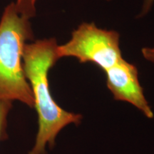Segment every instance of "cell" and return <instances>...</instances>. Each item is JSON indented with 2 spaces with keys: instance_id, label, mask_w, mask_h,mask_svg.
I'll return each mask as SVG.
<instances>
[{
  "instance_id": "cell-1",
  "label": "cell",
  "mask_w": 154,
  "mask_h": 154,
  "mask_svg": "<svg viewBox=\"0 0 154 154\" xmlns=\"http://www.w3.org/2000/svg\"><path fill=\"white\" fill-rule=\"evenodd\" d=\"M55 38L36 40L26 44L23 52L24 72L33 94L34 107L38 116V131L34 146L28 154H46L47 146L52 149L56 138L69 125H79L82 121L80 113L70 112L54 101L49 84V72L58 57Z\"/></svg>"
},
{
  "instance_id": "cell-2",
  "label": "cell",
  "mask_w": 154,
  "mask_h": 154,
  "mask_svg": "<svg viewBox=\"0 0 154 154\" xmlns=\"http://www.w3.org/2000/svg\"><path fill=\"white\" fill-rule=\"evenodd\" d=\"M32 38L29 19L17 12L14 2L9 4L0 20V99L18 101L30 109L34 101L22 57L26 42Z\"/></svg>"
},
{
  "instance_id": "cell-3",
  "label": "cell",
  "mask_w": 154,
  "mask_h": 154,
  "mask_svg": "<svg viewBox=\"0 0 154 154\" xmlns=\"http://www.w3.org/2000/svg\"><path fill=\"white\" fill-rule=\"evenodd\" d=\"M58 57H74L80 63H91L103 72L123 59L119 34L99 28L94 22H84L72 32L67 43L58 46Z\"/></svg>"
},
{
  "instance_id": "cell-4",
  "label": "cell",
  "mask_w": 154,
  "mask_h": 154,
  "mask_svg": "<svg viewBox=\"0 0 154 154\" xmlns=\"http://www.w3.org/2000/svg\"><path fill=\"white\" fill-rule=\"evenodd\" d=\"M105 73L107 87L114 99L134 106L147 119L154 118L153 109L138 79L137 67L121 59Z\"/></svg>"
},
{
  "instance_id": "cell-5",
  "label": "cell",
  "mask_w": 154,
  "mask_h": 154,
  "mask_svg": "<svg viewBox=\"0 0 154 154\" xmlns=\"http://www.w3.org/2000/svg\"><path fill=\"white\" fill-rule=\"evenodd\" d=\"M13 102L0 99V142L8 138L7 132V118L12 109Z\"/></svg>"
},
{
  "instance_id": "cell-6",
  "label": "cell",
  "mask_w": 154,
  "mask_h": 154,
  "mask_svg": "<svg viewBox=\"0 0 154 154\" xmlns=\"http://www.w3.org/2000/svg\"><path fill=\"white\" fill-rule=\"evenodd\" d=\"M36 0H17L14 4L17 12L29 19L36 15Z\"/></svg>"
},
{
  "instance_id": "cell-7",
  "label": "cell",
  "mask_w": 154,
  "mask_h": 154,
  "mask_svg": "<svg viewBox=\"0 0 154 154\" xmlns=\"http://www.w3.org/2000/svg\"><path fill=\"white\" fill-rule=\"evenodd\" d=\"M142 54L146 60L154 63V47H145L142 49Z\"/></svg>"
},
{
  "instance_id": "cell-8",
  "label": "cell",
  "mask_w": 154,
  "mask_h": 154,
  "mask_svg": "<svg viewBox=\"0 0 154 154\" xmlns=\"http://www.w3.org/2000/svg\"><path fill=\"white\" fill-rule=\"evenodd\" d=\"M154 2V0H144V2L143 5V8H142L141 14L140 16H144V15L147 14L151 9L152 5Z\"/></svg>"
}]
</instances>
